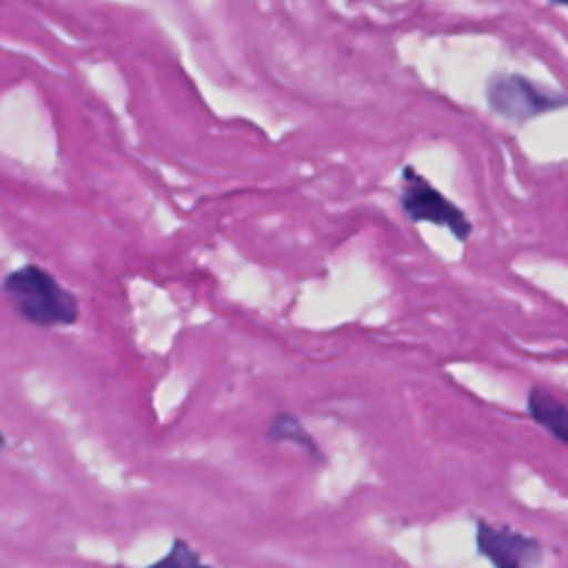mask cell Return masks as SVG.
Returning <instances> with one entry per match:
<instances>
[{
    "label": "cell",
    "mask_w": 568,
    "mask_h": 568,
    "mask_svg": "<svg viewBox=\"0 0 568 568\" xmlns=\"http://www.w3.org/2000/svg\"><path fill=\"white\" fill-rule=\"evenodd\" d=\"M266 439L271 442H288L295 444L300 448H304L315 462L324 459L322 448L317 446V442L311 437V433L300 424V419L291 413H277L273 415L271 424L266 426Z\"/></svg>",
    "instance_id": "cell-6"
},
{
    "label": "cell",
    "mask_w": 568,
    "mask_h": 568,
    "mask_svg": "<svg viewBox=\"0 0 568 568\" xmlns=\"http://www.w3.org/2000/svg\"><path fill=\"white\" fill-rule=\"evenodd\" d=\"M475 544L493 568H541L544 561L541 544L510 526H493L477 519Z\"/></svg>",
    "instance_id": "cell-4"
},
{
    "label": "cell",
    "mask_w": 568,
    "mask_h": 568,
    "mask_svg": "<svg viewBox=\"0 0 568 568\" xmlns=\"http://www.w3.org/2000/svg\"><path fill=\"white\" fill-rule=\"evenodd\" d=\"M402 209L413 222H430L448 229L457 240H466L473 224L459 206H455L444 193H439L424 175L413 166L402 171Z\"/></svg>",
    "instance_id": "cell-2"
},
{
    "label": "cell",
    "mask_w": 568,
    "mask_h": 568,
    "mask_svg": "<svg viewBox=\"0 0 568 568\" xmlns=\"http://www.w3.org/2000/svg\"><path fill=\"white\" fill-rule=\"evenodd\" d=\"M146 568H211V566L202 561L200 552L193 550L189 541H184L182 537H175L169 552Z\"/></svg>",
    "instance_id": "cell-7"
},
{
    "label": "cell",
    "mask_w": 568,
    "mask_h": 568,
    "mask_svg": "<svg viewBox=\"0 0 568 568\" xmlns=\"http://www.w3.org/2000/svg\"><path fill=\"white\" fill-rule=\"evenodd\" d=\"M526 408L541 428H546L555 439L568 444V408L548 388L532 386L526 399Z\"/></svg>",
    "instance_id": "cell-5"
},
{
    "label": "cell",
    "mask_w": 568,
    "mask_h": 568,
    "mask_svg": "<svg viewBox=\"0 0 568 568\" xmlns=\"http://www.w3.org/2000/svg\"><path fill=\"white\" fill-rule=\"evenodd\" d=\"M550 2H559V4H564V7H568V0H550Z\"/></svg>",
    "instance_id": "cell-8"
},
{
    "label": "cell",
    "mask_w": 568,
    "mask_h": 568,
    "mask_svg": "<svg viewBox=\"0 0 568 568\" xmlns=\"http://www.w3.org/2000/svg\"><path fill=\"white\" fill-rule=\"evenodd\" d=\"M486 98L495 113L513 122L530 120L568 102L561 93L548 87H539L517 73L493 75L486 87Z\"/></svg>",
    "instance_id": "cell-3"
},
{
    "label": "cell",
    "mask_w": 568,
    "mask_h": 568,
    "mask_svg": "<svg viewBox=\"0 0 568 568\" xmlns=\"http://www.w3.org/2000/svg\"><path fill=\"white\" fill-rule=\"evenodd\" d=\"M2 291L16 313L33 326L53 328L78 322V297L67 291L49 271L24 264L2 280Z\"/></svg>",
    "instance_id": "cell-1"
}]
</instances>
